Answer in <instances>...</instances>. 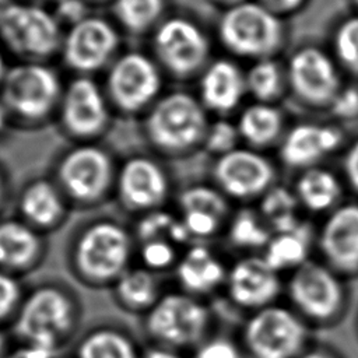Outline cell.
Wrapping results in <instances>:
<instances>
[{
	"instance_id": "cell-4",
	"label": "cell",
	"mask_w": 358,
	"mask_h": 358,
	"mask_svg": "<svg viewBox=\"0 0 358 358\" xmlns=\"http://www.w3.org/2000/svg\"><path fill=\"white\" fill-rule=\"evenodd\" d=\"M131 252L127 231L110 220H99L85 227L74 246L78 273L91 282L116 281L126 270Z\"/></svg>"
},
{
	"instance_id": "cell-51",
	"label": "cell",
	"mask_w": 358,
	"mask_h": 358,
	"mask_svg": "<svg viewBox=\"0 0 358 358\" xmlns=\"http://www.w3.org/2000/svg\"><path fill=\"white\" fill-rule=\"evenodd\" d=\"M6 67H4V63H3V57H1V55H0V81H1V78H3V76H4V73H6Z\"/></svg>"
},
{
	"instance_id": "cell-40",
	"label": "cell",
	"mask_w": 358,
	"mask_h": 358,
	"mask_svg": "<svg viewBox=\"0 0 358 358\" xmlns=\"http://www.w3.org/2000/svg\"><path fill=\"white\" fill-rule=\"evenodd\" d=\"M21 299V289L10 273L0 270V320L7 317L18 305Z\"/></svg>"
},
{
	"instance_id": "cell-36",
	"label": "cell",
	"mask_w": 358,
	"mask_h": 358,
	"mask_svg": "<svg viewBox=\"0 0 358 358\" xmlns=\"http://www.w3.org/2000/svg\"><path fill=\"white\" fill-rule=\"evenodd\" d=\"M336 52L338 59L354 73H358V17L344 21L336 34Z\"/></svg>"
},
{
	"instance_id": "cell-50",
	"label": "cell",
	"mask_w": 358,
	"mask_h": 358,
	"mask_svg": "<svg viewBox=\"0 0 358 358\" xmlns=\"http://www.w3.org/2000/svg\"><path fill=\"white\" fill-rule=\"evenodd\" d=\"M6 116H7V113H6V110H4V108L1 106V103H0V129L3 127V124H4V119H6Z\"/></svg>"
},
{
	"instance_id": "cell-2",
	"label": "cell",
	"mask_w": 358,
	"mask_h": 358,
	"mask_svg": "<svg viewBox=\"0 0 358 358\" xmlns=\"http://www.w3.org/2000/svg\"><path fill=\"white\" fill-rule=\"evenodd\" d=\"M63 88L57 73L45 62H21L6 70L0 103L21 122L39 123L57 110Z\"/></svg>"
},
{
	"instance_id": "cell-11",
	"label": "cell",
	"mask_w": 358,
	"mask_h": 358,
	"mask_svg": "<svg viewBox=\"0 0 358 358\" xmlns=\"http://www.w3.org/2000/svg\"><path fill=\"white\" fill-rule=\"evenodd\" d=\"M63 130L83 143L98 137L109 124V101L90 76H77L63 88L57 108Z\"/></svg>"
},
{
	"instance_id": "cell-28",
	"label": "cell",
	"mask_w": 358,
	"mask_h": 358,
	"mask_svg": "<svg viewBox=\"0 0 358 358\" xmlns=\"http://www.w3.org/2000/svg\"><path fill=\"white\" fill-rule=\"evenodd\" d=\"M77 358H138L133 341L123 333L103 327L90 331L77 347Z\"/></svg>"
},
{
	"instance_id": "cell-10",
	"label": "cell",
	"mask_w": 358,
	"mask_h": 358,
	"mask_svg": "<svg viewBox=\"0 0 358 358\" xmlns=\"http://www.w3.org/2000/svg\"><path fill=\"white\" fill-rule=\"evenodd\" d=\"M207 324V309L187 294H169L159 298L150 308L145 320L150 336L168 348L199 343Z\"/></svg>"
},
{
	"instance_id": "cell-45",
	"label": "cell",
	"mask_w": 358,
	"mask_h": 358,
	"mask_svg": "<svg viewBox=\"0 0 358 358\" xmlns=\"http://www.w3.org/2000/svg\"><path fill=\"white\" fill-rule=\"evenodd\" d=\"M305 0H260V4L275 15L292 13L303 4Z\"/></svg>"
},
{
	"instance_id": "cell-48",
	"label": "cell",
	"mask_w": 358,
	"mask_h": 358,
	"mask_svg": "<svg viewBox=\"0 0 358 358\" xmlns=\"http://www.w3.org/2000/svg\"><path fill=\"white\" fill-rule=\"evenodd\" d=\"M4 193H6V185H4V179L0 173V207H1L3 200H4Z\"/></svg>"
},
{
	"instance_id": "cell-26",
	"label": "cell",
	"mask_w": 358,
	"mask_h": 358,
	"mask_svg": "<svg viewBox=\"0 0 358 358\" xmlns=\"http://www.w3.org/2000/svg\"><path fill=\"white\" fill-rule=\"evenodd\" d=\"M117 299L129 309H145L159 299L158 281L148 268H127L116 281Z\"/></svg>"
},
{
	"instance_id": "cell-35",
	"label": "cell",
	"mask_w": 358,
	"mask_h": 358,
	"mask_svg": "<svg viewBox=\"0 0 358 358\" xmlns=\"http://www.w3.org/2000/svg\"><path fill=\"white\" fill-rule=\"evenodd\" d=\"M180 207L185 211H203L211 215L222 217L227 214V203L224 197L214 189L206 186H194L183 192L180 196Z\"/></svg>"
},
{
	"instance_id": "cell-37",
	"label": "cell",
	"mask_w": 358,
	"mask_h": 358,
	"mask_svg": "<svg viewBox=\"0 0 358 358\" xmlns=\"http://www.w3.org/2000/svg\"><path fill=\"white\" fill-rule=\"evenodd\" d=\"M140 256L148 270H162L175 260V243L164 239H154L141 243Z\"/></svg>"
},
{
	"instance_id": "cell-6",
	"label": "cell",
	"mask_w": 358,
	"mask_h": 358,
	"mask_svg": "<svg viewBox=\"0 0 358 358\" xmlns=\"http://www.w3.org/2000/svg\"><path fill=\"white\" fill-rule=\"evenodd\" d=\"M207 133L206 113L189 94L172 92L158 99L145 117V134L165 151H182L197 144Z\"/></svg>"
},
{
	"instance_id": "cell-41",
	"label": "cell",
	"mask_w": 358,
	"mask_h": 358,
	"mask_svg": "<svg viewBox=\"0 0 358 358\" xmlns=\"http://www.w3.org/2000/svg\"><path fill=\"white\" fill-rule=\"evenodd\" d=\"M333 113L343 119H352L358 116V88L347 87L340 88L334 99L331 101Z\"/></svg>"
},
{
	"instance_id": "cell-24",
	"label": "cell",
	"mask_w": 358,
	"mask_h": 358,
	"mask_svg": "<svg viewBox=\"0 0 358 358\" xmlns=\"http://www.w3.org/2000/svg\"><path fill=\"white\" fill-rule=\"evenodd\" d=\"M179 282L190 294H207L214 291L225 278L222 263L204 246L189 249L178 264Z\"/></svg>"
},
{
	"instance_id": "cell-30",
	"label": "cell",
	"mask_w": 358,
	"mask_h": 358,
	"mask_svg": "<svg viewBox=\"0 0 358 358\" xmlns=\"http://www.w3.org/2000/svg\"><path fill=\"white\" fill-rule=\"evenodd\" d=\"M164 10V0H112L116 22L130 34H143L152 27Z\"/></svg>"
},
{
	"instance_id": "cell-18",
	"label": "cell",
	"mask_w": 358,
	"mask_h": 358,
	"mask_svg": "<svg viewBox=\"0 0 358 358\" xmlns=\"http://www.w3.org/2000/svg\"><path fill=\"white\" fill-rule=\"evenodd\" d=\"M264 257H245L227 274L231 298L241 306L266 308L280 292V278Z\"/></svg>"
},
{
	"instance_id": "cell-17",
	"label": "cell",
	"mask_w": 358,
	"mask_h": 358,
	"mask_svg": "<svg viewBox=\"0 0 358 358\" xmlns=\"http://www.w3.org/2000/svg\"><path fill=\"white\" fill-rule=\"evenodd\" d=\"M214 176L225 193L245 199L264 192L271 183L274 171L262 155L235 148L220 157Z\"/></svg>"
},
{
	"instance_id": "cell-14",
	"label": "cell",
	"mask_w": 358,
	"mask_h": 358,
	"mask_svg": "<svg viewBox=\"0 0 358 358\" xmlns=\"http://www.w3.org/2000/svg\"><path fill=\"white\" fill-rule=\"evenodd\" d=\"M288 288L296 308L313 319L324 320L334 316L343 303L338 278L317 263L305 262L295 268Z\"/></svg>"
},
{
	"instance_id": "cell-33",
	"label": "cell",
	"mask_w": 358,
	"mask_h": 358,
	"mask_svg": "<svg viewBox=\"0 0 358 358\" xmlns=\"http://www.w3.org/2000/svg\"><path fill=\"white\" fill-rule=\"evenodd\" d=\"M246 85L259 101H271L281 92V71L274 62L259 60L248 73Z\"/></svg>"
},
{
	"instance_id": "cell-43",
	"label": "cell",
	"mask_w": 358,
	"mask_h": 358,
	"mask_svg": "<svg viewBox=\"0 0 358 358\" xmlns=\"http://www.w3.org/2000/svg\"><path fill=\"white\" fill-rule=\"evenodd\" d=\"M56 350L46 348L42 345H34V344H25L20 350L10 354L7 358H55Z\"/></svg>"
},
{
	"instance_id": "cell-20",
	"label": "cell",
	"mask_w": 358,
	"mask_h": 358,
	"mask_svg": "<svg viewBox=\"0 0 358 358\" xmlns=\"http://www.w3.org/2000/svg\"><path fill=\"white\" fill-rule=\"evenodd\" d=\"M341 133L330 126L303 123L284 138L281 158L289 166H308L338 147Z\"/></svg>"
},
{
	"instance_id": "cell-27",
	"label": "cell",
	"mask_w": 358,
	"mask_h": 358,
	"mask_svg": "<svg viewBox=\"0 0 358 358\" xmlns=\"http://www.w3.org/2000/svg\"><path fill=\"white\" fill-rule=\"evenodd\" d=\"M282 126L281 113L266 103L246 108L238 123L239 136L253 145H266L275 140Z\"/></svg>"
},
{
	"instance_id": "cell-47",
	"label": "cell",
	"mask_w": 358,
	"mask_h": 358,
	"mask_svg": "<svg viewBox=\"0 0 358 358\" xmlns=\"http://www.w3.org/2000/svg\"><path fill=\"white\" fill-rule=\"evenodd\" d=\"M301 358H333V357L324 351H310V352H306L305 355H302Z\"/></svg>"
},
{
	"instance_id": "cell-49",
	"label": "cell",
	"mask_w": 358,
	"mask_h": 358,
	"mask_svg": "<svg viewBox=\"0 0 358 358\" xmlns=\"http://www.w3.org/2000/svg\"><path fill=\"white\" fill-rule=\"evenodd\" d=\"M217 1H220V3H225V4H229L231 7H234V6H236V4L243 3L245 0H217Z\"/></svg>"
},
{
	"instance_id": "cell-3",
	"label": "cell",
	"mask_w": 358,
	"mask_h": 358,
	"mask_svg": "<svg viewBox=\"0 0 358 358\" xmlns=\"http://www.w3.org/2000/svg\"><path fill=\"white\" fill-rule=\"evenodd\" d=\"M116 172L106 150L91 143H81L59 159L56 185L64 197L91 206L103 200L115 189Z\"/></svg>"
},
{
	"instance_id": "cell-53",
	"label": "cell",
	"mask_w": 358,
	"mask_h": 358,
	"mask_svg": "<svg viewBox=\"0 0 358 358\" xmlns=\"http://www.w3.org/2000/svg\"><path fill=\"white\" fill-rule=\"evenodd\" d=\"M10 1H13V0H0V7L4 6V4H7V3H10Z\"/></svg>"
},
{
	"instance_id": "cell-25",
	"label": "cell",
	"mask_w": 358,
	"mask_h": 358,
	"mask_svg": "<svg viewBox=\"0 0 358 358\" xmlns=\"http://www.w3.org/2000/svg\"><path fill=\"white\" fill-rule=\"evenodd\" d=\"M309 250V232L306 227H296L292 231L280 232L266 246V262L275 270L298 268L306 262Z\"/></svg>"
},
{
	"instance_id": "cell-31",
	"label": "cell",
	"mask_w": 358,
	"mask_h": 358,
	"mask_svg": "<svg viewBox=\"0 0 358 358\" xmlns=\"http://www.w3.org/2000/svg\"><path fill=\"white\" fill-rule=\"evenodd\" d=\"M295 197L284 187L268 190L262 203V213L277 234L292 231L301 224L295 215Z\"/></svg>"
},
{
	"instance_id": "cell-21",
	"label": "cell",
	"mask_w": 358,
	"mask_h": 358,
	"mask_svg": "<svg viewBox=\"0 0 358 358\" xmlns=\"http://www.w3.org/2000/svg\"><path fill=\"white\" fill-rule=\"evenodd\" d=\"M18 207L24 222L48 229L60 224L66 215V197L56 183L35 179L22 189Z\"/></svg>"
},
{
	"instance_id": "cell-29",
	"label": "cell",
	"mask_w": 358,
	"mask_h": 358,
	"mask_svg": "<svg viewBox=\"0 0 358 358\" xmlns=\"http://www.w3.org/2000/svg\"><path fill=\"white\" fill-rule=\"evenodd\" d=\"M296 193L309 210L323 211L338 199L340 185L331 172L315 168L306 171L299 178Z\"/></svg>"
},
{
	"instance_id": "cell-34",
	"label": "cell",
	"mask_w": 358,
	"mask_h": 358,
	"mask_svg": "<svg viewBox=\"0 0 358 358\" xmlns=\"http://www.w3.org/2000/svg\"><path fill=\"white\" fill-rule=\"evenodd\" d=\"M229 239L238 248L267 246L271 235L252 211H241L231 224Z\"/></svg>"
},
{
	"instance_id": "cell-56",
	"label": "cell",
	"mask_w": 358,
	"mask_h": 358,
	"mask_svg": "<svg viewBox=\"0 0 358 358\" xmlns=\"http://www.w3.org/2000/svg\"><path fill=\"white\" fill-rule=\"evenodd\" d=\"M357 3H358V0H357Z\"/></svg>"
},
{
	"instance_id": "cell-39",
	"label": "cell",
	"mask_w": 358,
	"mask_h": 358,
	"mask_svg": "<svg viewBox=\"0 0 358 358\" xmlns=\"http://www.w3.org/2000/svg\"><path fill=\"white\" fill-rule=\"evenodd\" d=\"M182 222L189 236H210L218 227L221 220L215 215L203 211H185Z\"/></svg>"
},
{
	"instance_id": "cell-16",
	"label": "cell",
	"mask_w": 358,
	"mask_h": 358,
	"mask_svg": "<svg viewBox=\"0 0 358 358\" xmlns=\"http://www.w3.org/2000/svg\"><path fill=\"white\" fill-rule=\"evenodd\" d=\"M288 78L294 92L308 103H331L340 91V80L333 62L316 48H303L292 55Z\"/></svg>"
},
{
	"instance_id": "cell-13",
	"label": "cell",
	"mask_w": 358,
	"mask_h": 358,
	"mask_svg": "<svg viewBox=\"0 0 358 358\" xmlns=\"http://www.w3.org/2000/svg\"><path fill=\"white\" fill-rule=\"evenodd\" d=\"M154 49L168 71L186 77L206 62L208 42L196 24L183 18H169L157 28Z\"/></svg>"
},
{
	"instance_id": "cell-44",
	"label": "cell",
	"mask_w": 358,
	"mask_h": 358,
	"mask_svg": "<svg viewBox=\"0 0 358 358\" xmlns=\"http://www.w3.org/2000/svg\"><path fill=\"white\" fill-rule=\"evenodd\" d=\"M344 169L351 186L358 192V140L348 150L344 159Z\"/></svg>"
},
{
	"instance_id": "cell-1",
	"label": "cell",
	"mask_w": 358,
	"mask_h": 358,
	"mask_svg": "<svg viewBox=\"0 0 358 358\" xmlns=\"http://www.w3.org/2000/svg\"><path fill=\"white\" fill-rule=\"evenodd\" d=\"M63 31L55 13L29 1L0 7V42L22 62H45L60 52Z\"/></svg>"
},
{
	"instance_id": "cell-8",
	"label": "cell",
	"mask_w": 358,
	"mask_h": 358,
	"mask_svg": "<svg viewBox=\"0 0 358 358\" xmlns=\"http://www.w3.org/2000/svg\"><path fill=\"white\" fill-rule=\"evenodd\" d=\"M119 45L115 24L98 15H85L63 34L59 53L67 69L78 76H90L115 60Z\"/></svg>"
},
{
	"instance_id": "cell-15",
	"label": "cell",
	"mask_w": 358,
	"mask_h": 358,
	"mask_svg": "<svg viewBox=\"0 0 358 358\" xmlns=\"http://www.w3.org/2000/svg\"><path fill=\"white\" fill-rule=\"evenodd\" d=\"M115 189L122 204L133 211H154L168 194V180L158 164L145 157H133L116 172Z\"/></svg>"
},
{
	"instance_id": "cell-5",
	"label": "cell",
	"mask_w": 358,
	"mask_h": 358,
	"mask_svg": "<svg viewBox=\"0 0 358 358\" xmlns=\"http://www.w3.org/2000/svg\"><path fill=\"white\" fill-rule=\"evenodd\" d=\"M74 303L69 294L52 285L34 289L21 303L14 330L27 344L59 348L74 326Z\"/></svg>"
},
{
	"instance_id": "cell-42",
	"label": "cell",
	"mask_w": 358,
	"mask_h": 358,
	"mask_svg": "<svg viewBox=\"0 0 358 358\" xmlns=\"http://www.w3.org/2000/svg\"><path fill=\"white\" fill-rule=\"evenodd\" d=\"M194 358H242L238 348L225 338H214L204 343Z\"/></svg>"
},
{
	"instance_id": "cell-22",
	"label": "cell",
	"mask_w": 358,
	"mask_h": 358,
	"mask_svg": "<svg viewBox=\"0 0 358 358\" xmlns=\"http://www.w3.org/2000/svg\"><path fill=\"white\" fill-rule=\"evenodd\" d=\"M41 249V238L27 222L18 220L0 222V270L8 273L28 268L39 257Z\"/></svg>"
},
{
	"instance_id": "cell-12",
	"label": "cell",
	"mask_w": 358,
	"mask_h": 358,
	"mask_svg": "<svg viewBox=\"0 0 358 358\" xmlns=\"http://www.w3.org/2000/svg\"><path fill=\"white\" fill-rule=\"evenodd\" d=\"M305 340L302 322L281 306L259 309L245 326V343L255 358H295Z\"/></svg>"
},
{
	"instance_id": "cell-46",
	"label": "cell",
	"mask_w": 358,
	"mask_h": 358,
	"mask_svg": "<svg viewBox=\"0 0 358 358\" xmlns=\"http://www.w3.org/2000/svg\"><path fill=\"white\" fill-rule=\"evenodd\" d=\"M144 358H182L168 347H155L145 352Z\"/></svg>"
},
{
	"instance_id": "cell-9",
	"label": "cell",
	"mask_w": 358,
	"mask_h": 358,
	"mask_svg": "<svg viewBox=\"0 0 358 358\" xmlns=\"http://www.w3.org/2000/svg\"><path fill=\"white\" fill-rule=\"evenodd\" d=\"M161 76L155 63L144 53L126 52L109 64L105 94L110 105L123 113H136L158 95Z\"/></svg>"
},
{
	"instance_id": "cell-32",
	"label": "cell",
	"mask_w": 358,
	"mask_h": 358,
	"mask_svg": "<svg viewBox=\"0 0 358 358\" xmlns=\"http://www.w3.org/2000/svg\"><path fill=\"white\" fill-rule=\"evenodd\" d=\"M137 238L140 242L164 239L172 243H182L189 238V234L182 221L175 220L164 211H150L137 225Z\"/></svg>"
},
{
	"instance_id": "cell-54",
	"label": "cell",
	"mask_w": 358,
	"mask_h": 358,
	"mask_svg": "<svg viewBox=\"0 0 358 358\" xmlns=\"http://www.w3.org/2000/svg\"><path fill=\"white\" fill-rule=\"evenodd\" d=\"M87 1H103V0H87Z\"/></svg>"
},
{
	"instance_id": "cell-23",
	"label": "cell",
	"mask_w": 358,
	"mask_h": 358,
	"mask_svg": "<svg viewBox=\"0 0 358 358\" xmlns=\"http://www.w3.org/2000/svg\"><path fill=\"white\" fill-rule=\"evenodd\" d=\"M245 84L241 71L234 63L217 60L201 77V101L213 110L228 112L239 103Z\"/></svg>"
},
{
	"instance_id": "cell-55",
	"label": "cell",
	"mask_w": 358,
	"mask_h": 358,
	"mask_svg": "<svg viewBox=\"0 0 358 358\" xmlns=\"http://www.w3.org/2000/svg\"><path fill=\"white\" fill-rule=\"evenodd\" d=\"M36 1H50V0H36ZM59 1V0H57Z\"/></svg>"
},
{
	"instance_id": "cell-52",
	"label": "cell",
	"mask_w": 358,
	"mask_h": 358,
	"mask_svg": "<svg viewBox=\"0 0 358 358\" xmlns=\"http://www.w3.org/2000/svg\"><path fill=\"white\" fill-rule=\"evenodd\" d=\"M3 348H4V338L0 334V358H1V354H3Z\"/></svg>"
},
{
	"instance_id": "cell-7",
	"label": "cell",
	"mask_w": 358,
	"mask_h": 358,
	"mask_svg": "<svg viewBox=\"0 0 358 358\" xmlns=\"http://www.w3.org/2000/svg\"><path fill=\"white\" fill-rule=\"evenodd\" d=\"M225 48L245 57L266 59L282 42V25L278 15L260 3L243 1L231 7L218 25Z\"/></svg>"
},
{
	"instance_id": "cell-38",
	"label": "cell",
	"mask_w": 358,
	"mask_h": 358,
	"mask_svg": "<svg viewBox=\"0 0 358 358\" xmlns=\"http://www.w3.org/2000/svg\"><path fill=\"white\" fill-rule=\"evenodd\" d=\"M239 131L238 127L231 124L227 120L215 122L204 136L206 147L211 152H218L221 155L235 150Z\"/></svg>"
},
{
	"instance_id": "cell-19",
	"label": "cell",
	"mask_w": 358,
	"mask_h": 358,
	"mask_svg": "<svg viewBox=\"0 0 358 358\" xmlns=\"http://www.w3.org/2000/svg\"><path fill=\"white\" fill-rule=\"evenodd\" d=\"M320 249L338 270H358V206L337 208L324 222L320 232Z\"/></svg>"
}]
</instances>
